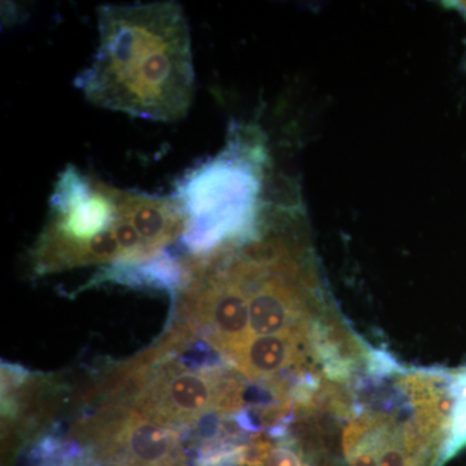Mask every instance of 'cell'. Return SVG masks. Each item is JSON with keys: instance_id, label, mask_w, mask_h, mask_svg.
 Instances as JSON below:
<instances>
[{"instance_id": "obj_2", "label": "cell", "mask_w": 466, "mask_h": 466, "mask_svg": "<svg viewBox=\"0 0 466 466\" xmlns=\"http://www.w3.org/2000/svg\"><path fill=\"white\" fill-rule=\"evenodd\" d=\"M263 161L258 144L232 128L222 152L175 183L171 195L186 217L182 238L189 249L208 253L250 233L259 213Z\"/></svg>"}, {"instance_id": "obj_4", "label": "cell", "mask_w": 466, "mask_h": 466, "mask_svg": "<svg viewBox=\"0 0 466 466\" xmlns=\"http://www.w3.org/2000/svg\"><path fill=\"white\" fill-rule=\"evenodd\" d=\"M216 380L202 370H177L171 364L159 372L155 381L147 383L135 404L139 412L158 424H188L213 407L223 410L238 406V391H226L231 389L223 388Z\"/></svg>"}, {"instance_id": "obj_1", "label": "cell", "mask_w": 466, "mask_h": 466, "mask_svg": "<svg viewBox=\"0 0 466 466\" xmlns=\"http://www.w3.org/2000/svg\"><path fill=\"white\" fill-rule=\"evenodd\" d=\"M99 45L75 86L99 108L173 124L196 90L189 24L179 3L97 8Z\"/></svg>"}, {"instance_id": "obj_5", "label": "cell", "mask_w": 466, "mask_h": 466, "mask_svg": "<svg viewBox=\"0 0 466 466\" xmlns=\"http://www.w3.org/2000/svg\"><path fill=\"white\" fill-rule=\"evenodd\" d=\"M296 351L297 333H281L249 339L235 359L245 375L271 377L289 366Z\"/></svg>"}, {"instance_id": "obj_3", "label": "cell", "mask_w": 466, "mask_h": 466, "mask_svg": "<svg viewBox=\"0 0 466 466\" xmlns=\"http://www.w3.org/2000/svg\"><path fill=\"white\" fill-rule=\"evenodd\" d=\"M91 431L101 466H187L177 434L139 410L109 407Z\"/></svg>"}]
</instances>
